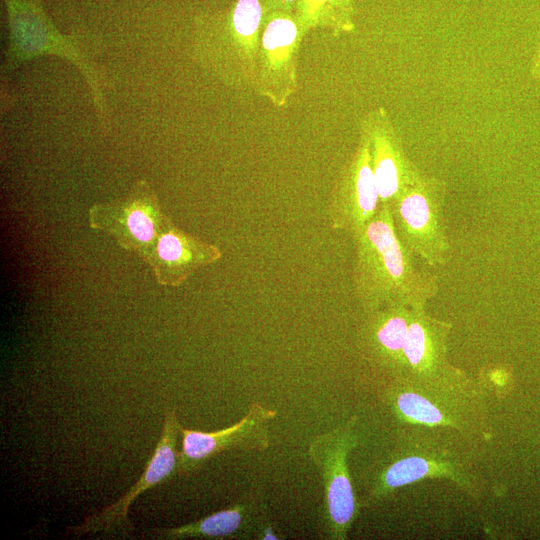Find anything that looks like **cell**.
I'll use <instances>...</instances> for the list:
<instances>
[{
	"label": "cell",
	"mask_w": 540,
	"mask_h": 540,
	"mask_svg": "<svg viewBox=\"0 0 540 540\" xmlns=\"http://www.w3.org/2000/svg\"><path fill=\"white\" fill-rule=\"evenodd\" d=\"M351 235L353 288L366 313L391 305L426 308L438 294L437 275L416 266L415 256L396 234L389 206L380 205L376 215Z\"/></svg>",
	"instance_id": "1"
},
{
	"label": "cell",
	"mask_w": 540,
	"mask_h": 540,
	"mask_svg": "<svg viewBox=\"0 0 540 540\" xmlns=\"http://www.w3.org/2000/svg\"><path fill=\"white\" fill-rule=\"evenodd\" d=\"M263 16L261 0H236L198 28L199 60L230 87L254 86Z\"/></svg>",
	"instance_id": "2"
},
{
	"label": "cell",
	"mask_w": 540,
	"mask_h": 540,
	"mask_svg": "<svg viewBox=\"0 0 540 540\" xmlns=\"http://www.w3.org/2000/svg\"><path fill=\"white\" fill-rule=\"evenodd\" d=\"M469 382L458 368L429 381L399 377L386 390V403L400 422L463 431L476 408Z\"/></svg>",
	"instance_id": "3"
},
{
	"label": "cell",
	"mask_w": 540,
	"mask_h": 540,
	"mask_svg": "<svg viewBox=\"0 0 540 540\" xmlns=\"http://www.w3.org/2000/svg\"><path fill=\"white\" fill-rule=\"evenodd\" d=\"M446 194L444 180L423 173L390 206L398 238L430 267L446 265L451 255L443 215Z\"/></svg>",
	"instance_id": "4"
},
{
	"label": "cell",
	"mask_w": 540,
	"mask_h": 540,
	"mask_svg": "<svg viewBox=\"0 0 540 540\" xmlns=\"http://www.w3.org/2000/svg\"><path fill=\"white\" fill-rule=\"evenodd\" d=\"M354 420L316 436L308 449L322 478L326 533L334 540L347 539L358 515L348 466V455L358 443Z\"/></svg>",
	"instance_id": "5"
},
{
	"label": "cell",
	"mask_w": 540,
	"mask_h": 540,
	"mask_svg": "<svg viewBox=\"0 0 540 540\" xmlns=\"http://www.w3.org/2000/svg\"><path fill=\"white\" fill-rule=\"evenodd\" d=\"M87 214L91 229L108 234L143 262L169 218L144 180L136 182L124 198L91 205Z\"/></svg>",
	"instance_id": "6"
},
{
	"label": "cell",
	"mask_w": 540,
	"mask_h": 540,
	"mask_svg": "<svg viewBox=\"0 0 540 540\" xmlns=\"http://www.w3.org/2000/svg\"><path fill=\"white\" fill-rule=\"evenodd\" d=\"M303 38L293 13L263 16L253 88L274 107H285L297 90V59Z\"/></svg>",
	"instance_id": "7"
},
{
	"label": "cell",
	"mask_w": 540,
	"mask_h": 540,
	"mask_svg": "<svg viewBox=\"0 0 540 540\" xmlns=\"http://www.w3.org/2000/svg\"><path fill=\"white\" fill-rule=\"evenodd\" d=\"M277 411L258 402L249 405L247 413L235 424L213 432L185 429L180 426L181 451L177 472L189 474L208 459L227 450L264 451L270 446L269 424Z\"/></svg>",
	"instance_id": "8"
},
{
	"label": "cell",
	"mask_w": 540,
	"mask_h": 540,
	"mask_svg": "<svg viewBox=\"0 0 540 540\" xmlns=\"http://www.w3.org/2000/svg\"><path fill=\"white\" fill-rule=\"evenodd\" d=\"M379 207L370 144L366 135L360 132L359 143L331 191L328 205L330 227L351 233L368 223Z\"/></svg>",
	"instance_id": "9"
},
{
	"label": "cell",
	"mask_w": 540,
	"mask_h": 540,
	"mask_svg": "<svg viewBox=\"0 0 540 540\" xmlns=\"http://www.w3.org/2000/svg\"><path fill=\"white\" fill-rule=\"evenodd\" d=\"M360 132L366 135L370 144L380 205L390 207L423 173L406 154L401 138L384 108L368 112L361 120Z\"/></svg>",
	"instance_id": "10"
},
{
	"label": "cell",
	"mask_w": 540,
	"mask_h": 540,
	"mask_svg": "<svg viewBox=\"0 0 540 540\" xmlns=\"http://www.w3.org/2000/svg\"><path fill=\"white\" fill-rule=\"evenodd\" d=\"M222 255L218 246L185 232L169 217L144 262L159 285L175 288Z\"/></svg>",
	"instance_id": "11"
},
{
	"label": "cell",
	"mask_w": 540,
	"mask_h": 540,
	"mask_svg": "<svg viewBox=\"0 0 540 540\" xmlns=\"http://www.w3.org/2000/svg\"><path fill=\"white\" fill-rule=\"evenodd\" d=\"M435 478H447L469 494L476 492L472 476L446 451L411 448L393 456L377 473L369 497L382 499L403 486Z\"/></svg>",
	"instance_id": "12"
},
{
	"label": "cell",
	"mask_w": 540,
	"mask_h": 540,
	"mask_svg": "<svg viewBox=\"0 0 540 540\" xmlns=\"http://www.w3.org/2000/svg\"><path fill=\"white\" fill-rule=\"evenodd\" d=\"M180 424L173 410L165 413L163 430L156 448L147 463L141 478L117 502L87 517L81 525L70 527V534H83L108 531L123 526L127 512L135 498L145 490L169 478L177 470L178 452L176 450Z\"/></svg>",
	"instance_id": "13"
},
{
	"label": "cell",
	"mask_w": 540,
	"mask_h": 540,
	"mask_svg": "<svg viewBox=\"0 0 540 540\" xmlns=\"http://www.w3.org/2000/svg\"><path fill=\"white\" fill-rule=\"evenodd\" d=\"M451 328V322L429 315L426 308L413 309L401 377L429 381L454 370L447 357Z\"/></svg>",
	"instance_id": "14"
},
{
	"label": "cell",
	"mask_w": 540,
	"mask_h": 540,
	"mask_svg": "<svg viewBox=\"0 0 540 540\" xmlns=\"http://www.w3.org/2000/svg\"><path fill=\"white\" fill-rule=\"evenodd\" d=\"M413 308L385 306L366 313L360 332L362 349L369 360L391 370L396 378L404 371V346Z\"/></svg>",
	"instance_id": "15"
},
{
	"label": "cell",
	"mask_w": 540,
	"mask_h": 540,
	"mask_svg": "<svg viewBox=\"0 0 540 540\" xmlns=\"http://www.w3.org/2000/svg\"><path fill=\"white\" fill-rule=\"evenodd\" d=\"M355 0H298L293 14L303 37L317 28L335 36L355 29Z\"/></svg>",
	"instance_id": "16"
},
{
	"label": "cell",
	"mask_w": 540,
	"mask_h": 540,
	"mask_svg": "<svg viewBox=\"0 0 540 540\" xmlns=\"http://www.w3.org/2000/svg\"><path fill=\"white\" fill-rule=\"evenodd\" d=\"M249 519L248 505L238 503L195 522L164 530L152 535L164 538L228 539L237 536Z\"/></svg>",
	"instance_id": "17"
},
{
	"label": "cell",
	"mask_w": 540,
	"mask_h": 540,
	"mask_svg": "<svg viewBox=\"0 0 540 540\" xmlns=\"http://www.w3.org/2000/svg\"><path fill=\"white\" fill-rule=\"evenodd\" d=\"M263 13L287 12L293 13L298 0H261Z\"/></svg>",
	"instance_id": "18"
},
{
	"label": "cell",
	"mask_w": 540,
	"mask_h": 540,
	"mask_svg": "<svg viewBox=\"0 0 540 540\" xmlns=\"http://www.w3.org/2000/svg\"><path fill=\"white\" fill-rule=\"evenodd\" d=\"M260 538L263 540H276L279 539L270 525H265L261 528Z\"/></svg>",
	"instance_id": "19"
}]
</instances>
